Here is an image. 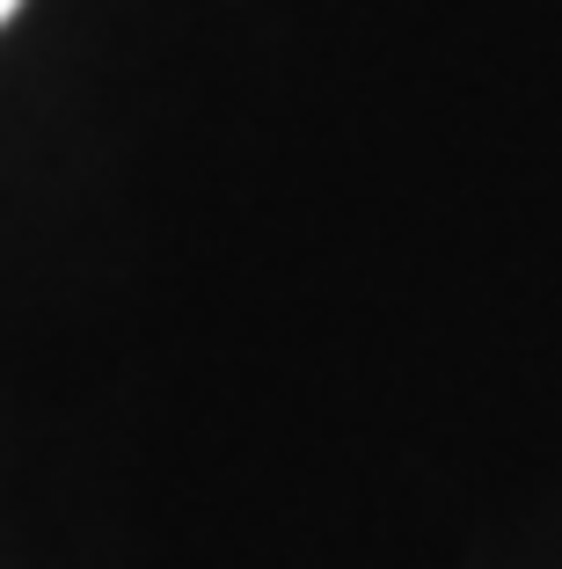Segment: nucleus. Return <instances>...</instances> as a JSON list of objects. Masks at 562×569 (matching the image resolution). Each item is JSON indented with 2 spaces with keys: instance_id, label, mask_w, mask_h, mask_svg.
I'll list each match as a JSON object with an SVG mask.
<instances>
[{
  "instance_id": "nucleus-1",
  "label": "nucleus",
  "mask_w": 562,
  "mask_h": 569,
  "mask_svg": "<svg viewBox=\"0 0 562 569\" xmlns=\"http://www.w3.org/2000/svg\"><path fill=\"white\" fill-rule=\"evenodd\" d=\"M16 8H22V0H0V22H8V16H16Z\"/></svg>"
}]
</instances>
